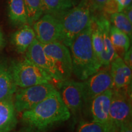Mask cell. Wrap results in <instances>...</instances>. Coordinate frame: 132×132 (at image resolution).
<instances>
[{
	"instance_id": "1",
	"label": "cell",
	"mask_w": 132,
	"mask_h": 132,
	"mask_svg": "<svg viewBox=\"0 0 132 132\" xmlns=\"http://www.w3.org/2000/svg\"><path fill=\"white\" fill-rule=\"evenodd\" d=\"M70 116L56 90L31 110L23 112L21 119L28 131L45 132L67 121Z\"/></svg>"
},
{
	"instance_id": "2",
	"label": "cell",
	"mask_w": 132,
	"mask_h": 132,
	"mask_svg": "<svg viewBox=\"0 0 132 132\" xmlns=\"http://www.w3.org/2000/svg\"><path fill=\"white\" fill-rule=\"evenodd\" d=\"M90 21L69 47L71 50L72 72L81 81L85 80L102 67L92 47Z\"/></svg>"
},
{
	"instance_id": "3",
	"label": "cell",
	"mask_w": 132,
	"mask_h": 132,
	"mask_svg": "<svg viewBox=\"0 0 132 132\" xmlns=\"http://www.w3.org/2000/svg\"><path fill=\"white\" fill-rule=\"evenodd\" d=\"M92 16L90 0H81L75 7L59 16L61 27L59 42L69 47L75 38L86 28Z\"/></svg>"
},
{
	"instance_id": "4",
	"label": "cell",
	"mask_w": 132,
	"mask_h": 132,
	"mask_svg": "<svg viewBox=\"0 0 132 132\" xmlns=\"http://www.w3.org/2000/svg\"><path fill=\"white\" fill-rule=\"evenodd\" d=\"M131 96L127 88L113 89L108 125L103 132H118L123 125L131 121Z\"/></svg>"
},
{
	"instance_id": "5",
	"label": "cell",
	"mask_w": 132,
	"mask_h": 132,
	"mask_svg": "<svg viewBox=\"0 0 132 132\" xmlns=\"http://www.w3.org/2000/svg\"><path fill=\"white\" fill-rule=\"evenodd\" d=\"M10 67L15 84L21 88L51 83L53 80L47 72L26 57L23 60L13 62Z\"/></svg>"
},
{
	"instance_id": "6",
	"label": "cell",
	"mask_w": 132,
	"mask_h": 132,
	"mask_svg": "<svg viewBox=\"0 0 132 132\" xmlns=\"http://www.w3.org/2000/svg\"><path fill=\"white\" fill-rule=\"evenodd\" d=\"M57 89L52 83H44L16 90L14 104L16 113L31 110Z\"/></svg>"
},
{
	"instance_id": "7",
	"label": "cell",
	"mask_w": 132,
	"mask_h": 132,
	"mask_svg": "<svg viewBox=\"0 0 132 132\" xmlns=\"http://www.w3.org/2000/svg\"><path fill=\"white\" fill-rule=\"evenodd\" d=\"M45 53L52 60L61 77L62 81L70 79L72 73V61L70 52L67 46L56 41L42 44Z\"/></svg>"
},
{
	"instance_id": "8",
	"label": "cell",
	"mask_w": 132,
	"mask_h": 132,
	"mask_svg": "<svg viewBox=\"0 0 132 132\" xmlns=\"http://www.w3.org/2000/svg\"><path fill=\"white\" fill-rule=\"evenodd\" d=\"M59 95L70 114L78 115L81 111L84 102L82 82L70 80L61 81L58 84Z\"/></svg>"
},
{
	"instance_id": "9",
	"label": "cell",
	"mask_w": 132,
	"mask_h": 132,
	"mask_svg": "<svg viewBox=\"0 0 132 132\" xmlns=\"http://www.w3.org/2000/svg\"><path fill=\"white\" fill-rule=\"evenodd\" d=\"M84 102H90L97 95L107 90L113 89V82L110 71L99 69L82 82Z\"/></svg>"
},
{
	"instance_id": "10",
	"label": "cell",
	"mask_w": 132,
	"mask_h": 132,
	"mask_svg": "<svg viewBox=\"0 0 132 132\" xmlns=\"http://www.w3.org/2000/svg\"><path fill=\"white\" fill-rule=\"evenodd\" d=\"M32 26L36 39L42 44L60 40V24L56 16L44 14Z\"/></svg>"
},
{
	"instance_id": "11",
	"label": "cell",
	"mask_w": 132,
	"mask_h": 132,
	"mask_svg": "<svg viewBox=\"0 0 132 132\" xmlns=\"http://www.w3.org/2000/svg\"><path fill=\"white\" fill-rule=\"evenodd\" d=\"M26 57L48 74L53 80L61 81V77L52 60L47 55L42 44L36 38L26 52Z\"/></svg>"
},
{
	"instance_id": "12",
	"label": "cell",
	"mask_w": 132,
	"mask_h": 132,
	"mask_svg": "<svg viewBox=\"0 0 132 132\" xmlns=\"http://www.w3.org/2000/svg\"><path fill=\"white\" fill-rule=\"evenodd\" d=\"M112 95L113 89L106 90L90 101L92 121L100 125L103 131L108 125Z\"/></svg>"
},
{
	"instance_id": "13",
	"label": "cell",
	"mask_w": 132,
	"mask_h": 132,
	"mask_svg": "<svg viewBox=\"0 0 132 132\" xmlns=\"http://www.w3.org/2000/svg\"><path fill=\"white\" fill-rule=\"evenodd\" d=\"M110 65V73L113 80V88L121 89L130 86L132 78L131 69L125 63L123 59L118 56Z\"/></svg>"
},
{
	"instance_id": "14",
	"label": "cell",
	"mask_w": 132,
	"mask_h": 132,
	"mask_svg": "<svg viewBox=\"0 0 132 132\" xmlns=\"http://www.w3.org/2000/svg\"><path fill=\"white\" fill-rule=\"evenodd\" d=\"M98 20L101 27L103 39V50L100 56V61L102 66L106 67L110 65L113 60L118 56L116 53L111 41L110 29L111 24L109 20L105 15L98 16Z\"/></svg>"
},
{
	"instance_id": "15",
	"label": "cell",
	"mask_w": 132,
	"mask_h": 132,
	"mask_svg": "<svg viewBox=\"0 0 132 132\" xmlns=\"http://www.w3.org/2000/svg\"><path fill=\"white\" fill-rule=\"evenodd\" d=\"M18 120L14 99L0 101V132H10L16 127Z\"/></svg>"
},
{
	"instance_id": "16",
	"label": "cell",
	"mask_w": 132,
	"mask_h": 132,
	"mask_svg": "<svg viewBox=\"0 0 132 132\" xmlns=\"http://www.w3.org/2000/svg\"><path fill=\"white\" fill-rule=\"evenodd\" d=\"M11 67L6 61L0 59V101L13 98L16 90Z\"/></svg>"
},
{
	"instance_id": "17",
	"label": "cell",
	"mask_w": 132,
	"mask_h": 132,
	"mask_svg": "<svg viewBox=\"0 0 132 132\" xmlns=\"http://www.w3.org/2000/svg\"><path fill=\"white\" fill-rule=\"evenodd\" d=\"M35 39L34 29L28 24H26L12 34L11 42L18 52L24 53Z\"/></svg>"
},
{
	"instance_id": "18",
	"label": "cell",
	"mask_w": 132,
	"mask_h": 132,
	"mask_svg": "<svg viewBox=\"0 0 132 132\" xmlns=\"http://www.w3.org/2000/svg\"><path fill=\"white\" fill-rule=\"evenodd\" d=\"M110 36L116 53L122 58L130 47V39L125 33L113 25L110 26Z\"/></svg>"
},
{
	"instance_id": "19",
	"label": "cell",
	"mask_w": 132,
	"mask_h": 132,
	"mask_svg": "<svg viewBox=\"0 0 132 132\" xmlns=\"http://www.w3.org/2000/svg\"><path fill=\"white\" fill-rule=\"evenodd\" d=\"M9 18L16 25L28 24L27 12L23 0H9Z\"/></svg>"
},
{
	"instance_id": "20",
	"label": "cell",
	"mask_w": 132,
	"mask_h": 132,
	"mask_svg": "<svg viewBox=\"0 0 132 132\" xmlns=\"http://www.w3.org/2000/svg\"><path fill=\"white\" fill-rule=\"evenodd\" d=\"M44 14H51L58 18L73 7V0H42Z\"/></svg>"
},
{
	"instance_id": "21",
	"label": "cell",
	"mask_w": 132,
	"mask_h": 132,
	"mask_svg": "<svg viewBox=\"0 0 132 132\" xmlns=\"http://www.w3.org/2000/svg\"><path fill=\"white\" fill-rule=\"evenodd\" d=\"M91 26V40L92 47L95 55L100 61L103 50V39L101 27L97 16L92 15L90 21Z\"/></svg>"
},
{
	"instance_id": "22",
	"label": "cell",
	"mask_w": 132,
	"mask_h": 132,
	"mask_svg": "<svg viewBox=\"0 0 132 132\" xmlns=\"http://www.w3.org/2000/svg\"><path fill=\"white\" fill-rule=\"evenodd\" d=\"M27 12L28 24L32 25L44 14L42 0H23Z\"/></svg>"
},
{
	"instance_id": "23",
	"label": "cell",
	"mask_w": 132,
	"mask_h": 132,
	"mask_svg": "<svg viewBox=\"0 0 132 132\" xmlns=\"http://www.w3.org/2000/svg\"><path fill=\"white\" fill-rule=\"evenodd\" d=\"M110 21H111L113 26L125 33L130 39H131L132 23L128 20L122 12L110 15Z\"/></svg>"
},
{
	"instance_id": "24",
	"label": "cell",
	"mask_w": 132,
	"mask_h": 132,
	"mask_svg": "<svg viewBox=\"0 0 132 132\" xmlns=\"http://www.w3.org/2000/svg\"><path fill=\"white\" fill-rule=\"evenodd\" d=\"M75 132H103L102 127L98 123L92 121H81Z\"/></svg>"
},
{
	"instance_id": "25",
	"label": "cell",
	"mask_w": 132,
	"mask_h": 132,
	"mask_svg": "<svg viewBox=\"0 0 132 132\" xmlns=\"http://www.w3.org/2000/svg\"><path fill=\"white\" fill-rule=\"evenodd\" d=\"M123 8L117 0H107L105 3L102 12H103L104 15H110L115 13L120 12Z\"/></svg>"
},
{
	"instance_id": "26",
	"label": "cell",
	"mask_w": 132,
	"mask_h": 132,
	"mask_svg": "<svg viewBox=\"0 0 132 132\" xmlns=\"http://www.w3.org/2000/svg\"><path fill=\"white\" fill-rule=\"evenodd\" d=\"M107 0H90L92 13L95 12H102L105 3Z\"/></svg>"
},
{
	"instance_id": "27",
	"label": "cell",
	"mask_w": 132,
	"mask_h": 132,
	"mask_svg": "<svg viewBox=\"0 0 132 132\" xmlns=\"http://www.w3.org/2000/svg\"><path fill=\"white\" fill-rule=\"evenodd\" d=\"M132 50H131V47L130 46L129 49L127 51V52L125 53L124 55L122 57L123 61H124L125 64L127 65L130 69H131L132 67Z\"/></svg>"
},
{
	"instance_id": "28",
	"label": "cell",
	"mask_w": 132,
	"mask_h": 132,
	"mask_svg": "<svg viewBox=\"0 0 132 132\" xmlns=\"http://www.w3.org/2000/svg\"><path fill=\"white\" fill-rule=\"evenodd\" d=\"M130 22L132 23V6L130 5L128 7H125L122 11Z\"/></svg>"
},
{
	"instance_id": "29",
	"label": "cell",
	"mask_w": 132,
	"mask_h": 132,
	"mask_svg": "<svg viewBox=\"0 0 132 132\" xmlns=\"http://www.w3.org/2000/svg\"><path fill=\"white\" fill-rule=\"evenodd\" d=\"M118 132H132V123L131 120L125 124L123 125L120 127Z\"/></svg>"
},
{
	"instance_id": "30",
	"label": "cell",
	"mask_w": 132,
	"mask_h": 132,
	"mask_svg": "<svg viewBox=\"0 0 132 132\" xmlns=\"http://www.w3.org/2000/svg\"><path fill=\"white\" fill-rule=\"evenodd\" d=\"M119 3L122 6L123 9L125 7H128L130 5H131L132 0H117Z\"/></svg>"
},
{
	"instance_id": "31",
	"label": "cell",
	"mask_w": 132,
	"mask_h": 132,
	"mask_svg": "<svg viewBox=\"0 0 132 132\" xmlns=\"http://www.w3.org/2000/svg\"><path fill=\"white\" fill-rule=\"evenodd\" d=\"M4 45V39L3 37V35L1 32V29H0V49L2 48Z\"/></svg>"
},
{
	"instance_id": "32",
	"label": "cell",
	"mask_w": 132,
	"mask_h": 132,
	"mask_svg": "<svg viewBox=\"0 0 132 132\" xmlns=\"http://www.w3.org/2000/svg\"><path fill=\"white\" fill-rule=\"evenodd\" d=\"M10 132H29V131H28L27 130H25V131H10Z\"/></svg>"
}]
</instances>
